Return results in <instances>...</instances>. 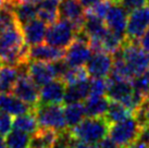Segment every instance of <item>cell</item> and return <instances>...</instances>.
<instances>
[{
  "label": "cell",
  "instance_id": "obj_5",
  "mask_svg": "<svg viewBox=\"0 0 149 148\" xmlns=\"http://www.w3.org/2000/svg\"><path fill=\"white\" fill-rule=\"evenodd\" d=\"M118 52L125 60L135 76L141 75L149 70V51L144 49L138 41L125 39Z\"/></svg>",
  "mask_w": 149,
  "mask_h": 148
},
{
  "label": "cell",
  "instance_id": "obj_38",
  "mask_svg": "<svg viewBox=\"0 0 149 148\" xmlns=\"http://www.w3.org/2000/svg\"><path fill=\"white\" fill-rule=\"evenodd\" d=\"M125 148H149V146L147 144H145V143H143L141 140H137V142H135V143H133V144L128 145V146H126Z\"/></svg>",
  "mask_w": 149,
  "mask_h": 148
},
{
  "label": "cell",
  "instance_id": "obj_31",
  "mask_svg": "<svg viewBox=\"0 0 149 148\" xmlns=\"http://www.w3.org/2000/svg\"><path fill=\"white\" fill-rule=\"evenodd\" d=\"M13 128L12 115L0 111V136H6Z\"/></svg>",
  "mask_w": 149,
  "mask_h": 148
},
{
  "label": "cell",
  "instance_id": "obj_13",
  "mask_svg": "<svg viewBox=\"0 0 149 148\" xmlns=\"http://www.w3.org/2000/svg\"><path fill=\"white\" fill-rule=\"evenodd\" d=\"M65 49L57 48L51 45L38 44L32 46L29 49V59L32 61H42V62H54L64 59Z\"/></svg>",
  "mask_w": 149,
  "mask_h": 148
},
{
  "label": "cell",
  "instance_id": "obj_20",
  "mask_svg": "<svg viewBox=\"0 0 149 148\" xmlns=\"http://www.w3.org/2000/svg\"><path fill=\"white\" fill-rule=\"evenodd\" d=\"M110 100L107 96H89L84 101V108L87 117L93 118H100L104 117L106 112L108 110Z\"/></svg>",
  "mask_w": 149,
  "mask_h": 148
},
{
  "label": "cell",
  "instance_id": "obj_39",
  "mask_svg": "<svg viewBox=\"0 0 149 148\" xmlns=\"http://www.w3.org/2000/svg\"><path fill=\"white\" fill-rule=\"evenodd\" d=\"M0 148H8V146L6 144V140L2 138V136H0Z\"/></svg>",
  "mask_w": 149,
  "mask_h": 148
},
{
  "label": "cell",
  "instance_id": "obj_6",
  "mask_svg": "<svg viewBox=\"0 0 149 148\" xmlns=\"http://www.w3.org/2000/svg\"><path fill=\"white\" fill-rule=\"evenodd\" d=\"M79 32V31L75 27L74 24L60 19L49 25V27L47 29L45 40L48 45L66 49L75 40Z\"/></svg>",
  "mask_w": 149,
  "mask_h": 148
},
{
  "label": "cell",
  "instance_id": "obj_36",
  "mask_svg": "<svg viewBox=\"0 0 149 148\" xmlns=\"http://www.w3.org/2000/svg\"><path fill=\"white\" fill-rule=\"evenodd\" d=\"M139 140L145 143L149 146V126H145L141 131V134L139 136Z\"/></svg>",
  "mask_w": 149,
  "mask_h": 148
},
{
  "label": "cell",
  "instance_id": "obj_34",
  "mask_svg": "<svg viewBox=\"0 0 149 148\" xmlns=\"http://www.w3.org/2000/svg\"><path fill=\"white\" fill-rule=\"evenodd\" d=\"M97 146H98V148H121L111 138H107V137L101 140L99 144H97Z\"/></svg>",
  "mask_w": 149,
  "mask_h": 148
},
{
  "label": "cell",
  "instance_id": "obj_7",
  "mask_svg": "<svg viewBox=\"0 0 149 148\" xmlns=\"http://www.w3.org/2000/svg\"><path fill=\"white\" fill-rule=\"evenodd\" d=\"M21 66V74L17 78L12 93L17 97L35 108L39 103V88L27 73V63Z\"/></svg>",
  "mask_w": 149,
  "mask_h": 148
},
{
  "label": "cell",
  "instance_id": "obj_33",
  "mask_svg": "<svg viewBox=\"0 0 149 148\" xmlns=\"http://www.w3.org/2000/svg\"><path fill=\"white\" fill-rule=\"evenodd\" d=\"M70 148H98V146L95 144H89L85 143L82 140H75L73 137H71L70 140Z\"/></svg>",
  "mask_w": 149,
  "mask_h": 148
},
{
  "label": "cell",
  "instance_id": "obj_44",
  "mask_svg": "<svg viewBox=\"0 0 149 148\" xmlns=\"http://www.w3.org/2000/svg\"><path fill=\"white\" fill-rule=\"evenodd\" d=\"M148 98H149V94H148Z\"/></svg>",
  "mask_w": 149,
  "mask_h": 148
},
{
  "label": "cell",
  "instance_id": "obj_16",
  "mask_svg": "<svg viewBox=\"0 0 149 148\" xmlns=\"http://www.w3.org/2000/svg\"><path fill=\"white\" fill-rule=\"evenodd\" d=\"M35 108L11 93H0V111L10 115H20L33 111Z\"/></svg>",
  "mask_w": 149,
  "mask_h": 148
},
{
  "label": "cell",
  "instance_id": "obj_32",
  "mask_svg": "<svg viewBox=\"0 0 149 148\" xmlns=\"http://www.w3.org/2000/svg\"><path fill=\"white\" fill-rule=\"evenodd\" d=\"M120 3L126 9L128 13L149 4V0H121Z\"/></svg>",
  "mask_w": 149,
  "mask_h": 148
},
{
  "label": "cell",
  "instance_id": "obj_21",
  "mask_svg": "<svg viewBox=\"0 0 149 148\" xmlns=\"http://www.w3.org/2000/svg\"><path fill=\"white\" fill-rule=\"evenodd\" d=\"M132 115H134V113L123 103L110 100L108 110L104 114V119L107 120L108 123L111 125V124L118 123L120 121L127 119Z\"/></svg>",
  "mask_w": 149,
  "mask_h": 148
},
{
  "label": "cell",
  "instance_id": "obj_19",
  "mask_svg": "<svg viewBox=\"0 0 149 148\" xmlns=\"http://www.w3.org/2000/svg\"><path fill=\"white\" fill-rule=\"evenodd\" d=\"M21 74V66H0V93H12V89Z\"/></svg>",
  "mask_w": 149,
  "mask_h": 148
},
{
  "label": "cell",
  "instance_id": "obj_37",
  "mask_svg": "<svg viewBox=\"0 0 149 148\" xmlns=\"http://www.w3.org/2000/svg\"><path fill=\"white\" fill-rule=\"evenodd\" d=\"M79 1H81V3L83 4V7L85 8V10H86V9L91 8L94 4L98 3V2L102 1V0H79Z\"/></svg>",
  "mask_w": 149,
  "mask_h": 148
},
{
  "label": "cell",
  "instance_id": "obj_8",
  "mask_svg": "<svg viewBox=\"0 0 149 148\" xmlns=\"http://www.w3.org/2000/svg\"><path fill=\"white\" fill-rule=\"evenodd\" d=\"M149 27V6L128 13L126 25V39L138 41Z\"/></svg>",
  "mask_w": 149,
  "mask_h": 148
},
{
  "label": "cell",
  "instance_id": "obj_1",
  "mask_svg": "<svg viewBox=\"0 0 149 148\" xmlns=\"http://www.w3.org/2000/svg\"><path fill=\"white\" fill-rule=\"evenodd\" d=\"M29 49L20 24L11 26L0 36V60L2 64L20 66L29 63Z\"/></svg>",
  "mask_w": 149,
  "mask_h": 148
},
{
  "label": "cell",
  "instance_id": "obj_30",
  "mask_svg": "<svg viewBox=\"0 0 149 148\" xmlns=\"http://www.w3.org/2000/svg\"><path fill=\"white\" fill-rule=\"evenodd\" d=\"M134 115L138 119L144 128L149 126V98L144 100V103H141V107L138 108V110L135 112Z\"/></svg>",
  "mask_w": 149,
  "mask_h": 148
},
{
  "label": "cell",
  "instance_id": "obj_14",
  "mask_svg": "<svg viewBox=\"0 0 149 148\" xmlns=\"http://www.w3.org/2000/svg\"><path fill=\"white\" fill-rule=\"evenodd\" d=\"M66 84L62 80H52L39 89V103H63Z\"/></svg>",
  "mask_w": 149,
  "mask_h": 148
},
{
  "label": "cell",
  "instance_id": "obj_15",
  "mask_svg": "<svg viewBox=\"0 0 149 148\" xmlns=\"http://www.w3.org/2000/svg\"><path fill=\"white\" fill-rule=\"evenodd\" d=\"M22 32L24 36V40L29 47L42 44L45 40L47 33V24L40 19H34L26 24L22 25Z\"/></svg>",
  "mask_w": 149,
  "mask_h": 148
},
{
  "label": "cell",
  "instance_id": "obj_12",
  "mask_svg": "<svg viewBox=\"0 0 149 148\" xmlns=\"http://www.w3.org/2000/svg\"><path fill=\"white\" fill-rule=\"evenodd\" d=\"M27 73L38 87L44 86L45 84L57 78L52 62L29 60L27 63Z\"/></svg>",
  "mask_w": 149,
  "mask_h": 148
},
{
  "label": "cell",
  "instance_id": "obj_2",
  "mask_svg": "<svg viewBox=\"0 0 149 148\" xmlns=\"http://www.w3.org/2000/svg\"><path fill=\"white\" fill-rule=\"evenodd\" d=\"M110 124L104 117H87L77 125L69 130L71 137L89 144H99L109 134Z\"/></svg>",
  "mask_w": 149,
  "mask_h": 148
},
{
  "label": "cell",
  "instance_id": "obj_42",
  "mask_svg": "<svg viewBox=\"0 0 149 148\" xmlns=\"http://www.w3.org/2000/svg\"><path fill=\"white\" fill-rule=\"evenodd\" d=\"M145 75H146V77L148 78V81H149V70L147 71V72H146V73H145Z\"/></svg>",
  "mask_w": 149,
  "mask_h": 148
},
{
  "label": "cell",
  "instance_id": "obj_9",
  "mask_svg": "<svg viewBox=\"0 0 149 148\" xmlns=\"http://www.w3.org/2000/svg\"><path fill=\"white\" fill-rule=\"evenodd\" d=\"M113 54L106 51H94L86 63V70L91 78H107L112 70Z\"/></svg>",
  "mask_w": 149,
  "mask_h": 148
},
{
  "label": "cell",
  "instance_id": "obj_40",
  "mask_svg": "<svg viewBox=\"0 0 149 148\" xmlns=\"http://www.w3.org/2000/svg\"><path fill=\"white\" fill-rule=\"evenodd\" d=\"M7 2H8V0H0V8L4 7L7 4Z\"/></svg>",
  "mask_w": 149,
  "mask_h": 148
},
{
  "label": "cell",
  "instance_id": "obj_27",
  "mask_svg": "<svg viewBox=\"0 0 149 148\" xmlns=\"http://www.w3.org/2000/svg\"><path fill=\"white\" fill-rule=\"evenodd\" d=\"M15 24H19V23H17V17L14 15L12 6L7 3L4 7L0 8V36L7 29Z\"/></svg>",
  "mask_w": 149,
  "mask_h": 148
},
{
  "label": "cell",
  "instance_id": "obj_35",
  "mask_svg": "<svg viewBox=\"0 0 149 148\" xmlns=\"http://www.w3.org/2000/svg\"><path fill=\"white\" fill-rule=\"evenodd\" d=\"M138 43H139V45H141L144 49L149 51V27L146 29V32L143 34V36L139 38Z\"/></svg>",
  "mask_w": 149,
  "mask_h": 148
},
{
  "label": "cell",
  "instance_id": "obj_17",
  "mask_svg": "<svg viewBox=\"0 0 149 148\" xmlns=\"http://www.w3.org/2000/svg\"><path fill=\"white\" fill-rule=\"evenodd\" d=\"M89 91H91L89 80L68 85L65 88V94H64V103L68 105V103L85 101L89 97Z\"/></svg>",
  "mask_w": 149,
  "mask_h": 148
},
{
  "label": "cell",
  "instance_id": "obj_4",
  "mask_svg": "<svg viewBox=\"0 0 149 148\" xmlns=\"http://www.w3.org/2000/svg\"><path fill=\"white\" fill-rule=\"evenodd\" d=\"M39 128H51L57 132L68 130L64 118V107L61 103H38L34 109Z\"/></svg>",
  "mask_w": 149,
  "mask_h": 148
},
{
  "label": "cell",
  "instance_id": "obj_24",
  "mask_svg": "<svg viewBox=\"0 0 149 148\" xmlns=\"http://www.w3.org/2000/svg\"><path fill=\"white\" fill-rule=\"evenodd\" d=\"M12 9L17 23L21 26L37 17V4L17 3L12 6Z\"/></svg>",
  "mask_w": 149,
  "mask_h": 148
},
{
  "label": "cell",
  "instance_id": "obj_18",
  "mask_svg": "<svg viewBox=\"0 0 149 148\" xmlns=\"http://www.w3.org/2000/svg\"><path fill=\"white\" fill-rule=\"evenodd\" d=\"M59 132L51 128H39L31 136L29 148H52Z\"/></svg>",
  "mask_w": 149,
  "mask_h": 148
},
{
  "label": "cell",
  "instance_id": "obj_3",
  "mask_svg": "<svg viewBox=\"0 0 149 148\" xmlns=\"http://www.w3.org/2000/svg\"><path fill=\"white\" fill-rule=\"evenodd\" d=\"M144 126L135 115L111 124L109 128V138H111L118 146L126 147L139 140Z\"/></svg>",
  "mask_w": 149,
  "mask_h": 148
},
{
  "label": "cell",
  "instance_id": "obj_41",
  "mask_svg": "<svg viewBox=\"0 0 149 148\" xmlns=\"http://www.w3.org/2000/svg\"><path fill=\"white\" fill-rule=\"evenodd\" d=\"M110 2H112V3H120L121 0H109Z\"/></svg>",
  "mask_w": 149,
  "mask_h": 148
},
{
  "label": "cell",
  "instance_id": "obj_43",
  "mask_svg": "<svg viewBox=\"0 0 149 148\" xmlns=\"http://www.w3.org/2000/svg\"><path fill=\"white\" fill-rule=\"evenodd\" d=\"M2 66V62H1V60H0V66Z\"/></svg>",
  "mask_w": 149,
  "mask_h": 148
},
{
  "label": "cell",
  "instance_id": "obj_10",
  "mask_svg": "<svg viewBox=\"0 0 149 148\" xmlns=\"http://www.w3.org/2000/svg\"><path fill=\"white\" fill-rule=\"evenodd\" d=\"M128 12L121 3H111L104 23L109 31L126 39V25H127Z\"/></svg>",
  "mask_w": 149,
  "mask_h": 148
},
{
  "label": "cell",
  "instance_id": "obj_11",
  "mask_svg": "<svg viewBox=\"0 0 149 148\" xmlns=\"http://www.w3.org/2000/svg\"><path fill=\"white\" fill-rule=\"evenodd\" d=\"M86 15V10L79 0H60L59 17L71 22L75 27L82 31Z\"/></svg>",
  "mask_w": 149,
  "mask_h": 148
},
{
  "label": "cell",
  "instance_id": "obj_26",
  "mask_svg": "<svg viewBox=\"0 0 149 148\" xmlns=\"http://www.w3.org/2000/svg\"><path fill=\"white\" fill-rule=\"evenodd\" d=\"M88 76L89 75H88L86 68H84V66H69L61 80L66 85H70V84L79 83L81 81H85L88 78Z\"/></svg>",
  "mask_w": 149,
  "mask_h": 148
},
{
  "label": "cell",
  "instance_id": "obj_25",
  "mask_svg": "<svg viewBox=\"0 0 149 148\" xmlns=\"http://www.w3.org/2000/svg\"><path fill=\"white\" fill-rule=\"evenodd\" d=\"M31 134L25 132L13 130L6 135V144L8 148H29Z\"/></svg>",
  "mask_w": 149,
  "mask_h": 148
},
{
  "label": "cell",
  "instance_id": "obj_29",
  "mask_svg": "<svg viewBox=\"0 0 149 148\" xmlns=\"http://www.w3.org/2000/svg\"><path fill=\"white\" fill-rule=\"evenodd\" d=\"M112 2H110L109 0H102L98 3L94 4L93 7L86 9V13L88 14H91V15H95V17H98L100 19L104 20V17L107 15L108 11L110 9V6H111Z\"/></svg>",
  "mask_w": 149,
  "mask_h": 148
},
{
  "label": "cell",
  "instance_id": "obj_28",
  "mask_svg": "<svg viewBox=\"0 0 149 148\" xmlns=\"http://www.w3.org/2000/svg\"><path fill=\"white\" fill-rule=\"evenodd\" d=\"M108 89V80L101 77H94L91 80L89 96H106Z\"/></svg>",
  "mask_w": 149,
  "mask_h": 148
},
{
  "label": "cell",
  "instance_id": "obj_23",
  "mask_svg": "<svg viewBox=\"0 0 149 148\" xmlns=\"http://www.w3.org/2000/svg\"><path fill=\"white\" fill-rule=\"evenodd\" d=\"M86 117L84 105L81 103H68L64 107V118H65L66 126L69 128L77 125L82 122Z\"/></svg>",
  "mask_w": 149,
  "mask_h": 148
},
{
  "label": "cell",
  "instance_id": "obj_22",
  "mask_svg": "<svg viewBox=\"0 0 149 148\" xmlns=\"http://www.w3.org/2000/svg\"><path fill=\"white\" fill-rule=\"evenodd\" d=\"M13 128L29 134H33L37 131L39 128V124L34 110L26 112L24 114L17 115V118L13 120Z\"/></svg>",
  "mask_w": 149,
  "mask_h": 148
}]
</instances>
